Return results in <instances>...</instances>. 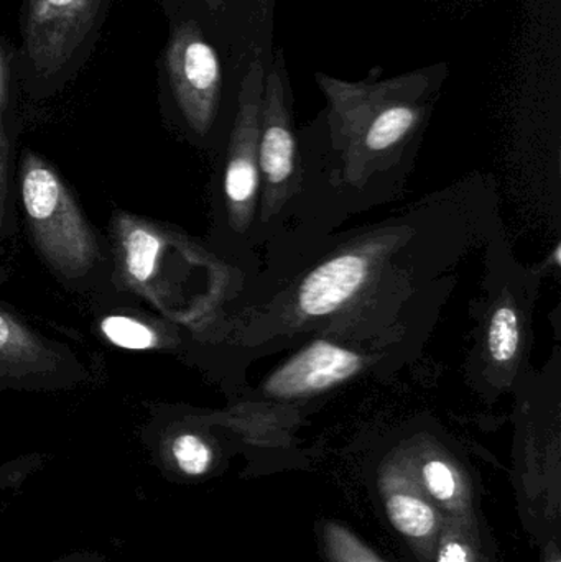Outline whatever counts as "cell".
Wrapping results in <instances>:
<instances>
[{"instance_id":"obj_1","label":"cell","mask_w":561,"mask_h":562,"mask_svg":"<svg viewBox=\"0 0 561 562\" xmlns=\"http://www.w3.org/2000/svg\"><path fill=\"white\" fill-rule=\"evenodd\" d=\"M448 75L447 63L362 81L316 72L328 105L308 131L338 161L332 167L338 183L364 191L379 171L404 170L417 154Z\"/></svg>"},{"instance_id":"obj_2","label":"cell","mask_w":561,"mask_h":562,"mask_svg":"<svg viewBox=\"0 0 561 562\" xmlns=\"http://www.w3.org/2000/svg\"><path fill=\"white\" fill-rule=\"evenodd\" d=\"M108 243L114 290L170 321L200 347L213 307L193 293L194 277L220 266L223 256L175 227L124 210L109 217Z\"/></svg>"},{"instance_id":"obj_3","label":"cell","mask_w":561,"mask_h":562,"mask_svg":"<svg viewBox=\"0 0 561 562\" xmlns=\"http://www.w3.org/2000/svg\"><path fill=\"white\" fill-rule=\"evenodd\" d=\"M161 10L168 20L157 63L161 117L187 144L217 157L229 137L253 63L227 53L191 16Z\"/></svg>"},{"instance_id":"obj_4","label":"cell","mask_w":561,"mask_h":562,"mask_svg":"<svg viewBox=\"0 0 561 562\" xmlns=\"http://www.w3.org/2000/svg\"><path fill=\"white\" fill-rule=\"evenodd\" d=\"M15 187L30 244L56 281L88 301L114 291L111 246L58 170L43 155L23 148Z\"/></svg>"},{"instance_id":"obj_5","label":"cell","mask_w":561,"mask_h":562,"mask_svg":"<svg viewBox=\"0 0 561 562\" xmlns=\"http://www.w3.org/2000/svg\"><path fill=\"white\" fill-rule=\"evenodd\" d=\"M112 0H25L15 55L19 88L33 101L61 92L91 58Z\"/></svg>"},{"instance_id":"obj_6","label":"cell","mask_w":561,"mask_h":562,"mask_svg":"<svg viewBox=\"0 0 561 562\" xmlns=\"http://www.w3.org/2000/svg\"><path fill=\"white\" fill-rule=\"evenodd\" d=\"M267 66L253 63L243 88L239 105L223 151L217 155L214 187V229L211 247L221 256L236 257L256 239L259 214L260 177L259 117Z\"/></svg>"},{"instance_id":"obj_7","label":"cell","mask_w":561,"mask_h":562,"mask_svg":"<svg viewBox=\"0 0 561 562\" xmlns=\"http://www.w3.org/2000/svg\"><path fill=\"white\" fill-rule=\"evenodd\" d=\"M257 157L260 198L256 237L259 239L260 234V239L266 240L292 214L302 190L299 131L293 122L292 86L282 48L273 49L266 71Z\"/></svg>"},{"instance_id":"obj_8","label":"cell","mask_w":561,"mask_h":562,"mask_svg":"<svg viewBox=\"0 0 561 562\" xmlns=\"http://www.w3.org/2000/svg\"><path fill=\"white\" fill-rule=\"evenodd\" d=\"M91 382V370L75 347L0 300V393L69 392Z\"/></svg>"},{"instance_id":"obj_9","label":"cell","mask_w":561,"mask_h":562,"mask_svg":"<svg viewBox=\"0 0 561 562\" xmlns=\"http://www.w3.org/2000/svg\"><path fill=\"white\" fill-rule=\"evenodd\" d=\"M369 491L379 514L414 562H430L445 517L425 497L392 446L369 464Z\"/></svg>"},{"instance_id":"obj_10","label":"cell","mask_w":561,"mask_h":562,"mask_svg":"<svg viewBox=\"0 0 561 562\" xmlns=\"http://www.w3.org/2000/svg\"><path fill=\"white\" fill-rule=\"evenodd\" d=\"M395 448L415 484L445 518L483 517L480 484L457 449L434 432H412Z\"/></svg>"},{"instance_id":"obj_11","label":"cell","mask_w":561,"mask_h":562,"mask_svg":"<svg viewBox=\"0 0 561 562\" xmlns=\"http://www.w3.org/2000/svg\"><path fill=\"white\" fill-rule=\"evenodd\" d=\"M161 9L191 16L211 40L246 63L269 68L276 35L277 0H155Z\"/></svg>"},{"instance_id":"obj_12","label":"cell","mask_w":561,"mask_h":562,"mask_svg":"<svg viewBox=\"0 0 561 562\" xmlns=\"http://www.w3.org/2000/svg\"><path fill=\"white\" fill-rule=\"evenodd\" d=\"M99 336L119 349L187 357L194 344L180 327L145 310L121 291L89 301Z\"/></svg>"},{"instance_id":"obj_13","label":"cell","mask_w":561,"mask_h":562,"mask_svg":"<svg viewBox=\"0 0 561 562\" xmlns=\"http://www.w3.org/2000/svg\"><path fill=\"white\" fill-rule=\"evenodd\" d=\"M368 359L326 339H316L290 357L263 383V392L276 400H302L345 383L364 370Z\"/></svg>"},{"instance_id":"obj_14","label":"cell","mask_w":561,"mask_h":562,"mask_svg":"<svg viewBox=\"0 0 561 562\" xmlns=\"http://www.w3.org/2000/svg\"><path fill=\"white\" fill-rule=\"evenodd\" d=\"M527 316L509 286L494 297L483 321V360L493 373L514 375L526 360Z\"/></svg>"},{"instance_id":"obj_15","label":"cell","mask_w":561,"mask_h":562,"mask_svg":"<svg viewBox=\"0 0 561 562\" xmlns=\"http://www.w3.org/2000/svg\"><path fill=\"white\" fill-rule=\"evenodd\" d=\"M22 119L16 99L0 101V283L10 277V256L19 234L15 150Z\"/></svg>"},{"instance_id":"obj_16","label":"cell","mask_w":561,"mask_h":562,"mask_svg":"<svg viewBox=\"0 0 561 562\" xmlns=\"http://www.w3.org/2000/svg\"><path fill=\"white\" fill-rule=\"evenodd\" d=\"M430 562H500L496 541L484 517L445 518Z\"/></svg>"},{"instance_id":"obj_17","label":"cell","mask_w":561,"mask_h":562,"mask_svg":"<svg viewBox=\"0 0 561 562\" xmlns=\"http://www.w3.org/2000/svg\"><path fill=\"white\" fill-rule=\"evenodd\" d=\"M315 535L325 562H394L343 521L323 518L315 525Z\"/></svg>"},{"instance_id":"obj_18","label":"cell","mask_w":561,"mask_h":562,"mask_svg":"<svg viewBox=\"0 0 561 562\" xmlns=\"http://www.w3.org/2000/svg\"><path fill=\"white\" fill-rule=\"evenodd\" d=\"M170 452L178 468L188 475H203L213 468V445L203 432L194 429H178L170 438Z\"/></svg>"},{"instance_id":"obj_19","label":"cell","mask_w":561,"mask_h":562,"mask_svg":"<svg viewBox=\"0 0 561 562\" xmlns=\"http://www.w3.org/2000/svg\"><path fill=\"white\" fill-rule=\"evenodd\" d=\"M16 86L15 55L0 40V101L15 99Z\"/></svg>"},{"instance_id":"obj_20","label":"cell","mask_w":561,"mask_h":562,"mask_svg":"<svg viewBox=\"0 0 561 562\" xmlns=\"http://www.w3.org/2000/svg\"><path fill=\"white\" fill-rule=\"evenodd\" d=\"M542 562H561L560 538H552L542 544Z\"/></svg>"}]
</instances>
